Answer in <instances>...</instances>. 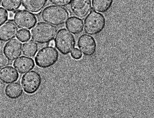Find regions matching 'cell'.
I'll list each match as a JSON object with an SVG mask.
<instances>
[{
    "label": "cell",
    "mask_w": 154,
    "mask_h": 118,
    "mask_svg": "<svg viewBox=\"0 0 154 118\" xmlns=\"http://www.w3.org/2000/svg\"><path fill=\"white\" fill-rule=\"evenodd\" d=\"M2 5L10 12L17 11L20 8L21 0H1Z\"/></svg>",
    "instance_id": "19"
},
{
    "label": "cell",
    "mask_w": 154,
    "mask_h": 118,
    "mask_svg": "<svg viewBox=\"0 0 154 118\" xmlns=\"http://www.w3.org/2000/svg\"><path fill=\"white\" fill-rule=\"evenodd\" d=\"M54 42L57 49L63 55L70 54L75 46V37L66 29H61L57 32Z\"/></svg>",
    "instance_id": "5"
},
{
    "label": "cell",
    "mask_w": 154,
    "mask_h": 118,
    "mask_svg": "<svg viewBox=\"0 0 154 118\" xmlns=\"http://www.w3.org/2000/svg\"><path fill=\"white\" fill-rule=\"evenodd\" d=\"M14 15H15V14H14L13 12H10L8 14V18H9L10 20H12V19H13L14 17Z\"/></svg>",
    "instance_id": "25"
},
{
    "label": "cell",
    "mask_w": 154,
    "mask_h": 118,
    "mask_svg": "<svg viewBox=\"0 0 154 118\" xmlns=\"http://www.w3.org/2000/svg\"><path fill=\"white\" fill-rule=\"evenodd\" d=\"M66 28L72 34H80L84 29L83 21L80 18L72 17L69 18L66 24Z\"/></svg>",
    "instance_id": "15"
},
{
    "label": "cell",
    "mask_w": 154,
    "mask_h": 118,
    "mask_svg": "<svg viewBox=\"0 0 154 118\" xmlns=\"http://www.w3.org/2000/svg\"><path fill=\"white\" fill-rule=\"evenodd\" d=\"M42 77L36 71L27 72L22 76L21 84L25 92L28 94H34L38 91L42 84Z\"/></svg>",
    "instance_id": "6"
},
{
    "label": "cell",
    "mask_w": 154,
    "mask_h": 118,
    "mask_svg": "<svg viewBox=\"0 0 154 118\" xmlns=\"http://www.w3.org/2000/svg\"><path fill=\"white\" fill-rule=\"evenodd\" d=\"M0 49H1V44H0Z\"/></svg>",
    "instance_id": "28"
},
{
    "label": "cell",
    "mask_w": 154,
    "mask_h": 118,
    "mask_svg": "<svg viewBox=\"0 0 154 118\" xmlns=\"http://www.w3.org/2000/svg\"><path fill=\"white\" fill-rule=\"evenodd\" d=\"M72 0H49L52 4L57 6L65 7L71 4Z\"/></svg>",
    "instance_id": "22"
},
{
    "label": "cell",
    "mask_w": 154,
    "mask_h": 118,
    "mask_svg": "<svg viewBox=\"0 0 154 118\" xmlns=\"http://www.w3.org/2000/svg\"><path fill=\"white\" fill-rule=\"evenodd\" d=\"M71 56L75 60L80 59L82 57V53L77 48H75L72 51Z\"/></svg>",
    "instance_id": "24"
},
{
    "label": "cell",
    "mask_w": 154,
    "mask_h": 118,
    "mask_svg": "<svg viewBox=\"0 0 154 118\" xmlns=\"http://www.w3.org/2000/svg\"><path fill=\"white\" fill-rule=\"evenodd\" d=\"M22 6L32 13L40 12L47 5L48 0H21Z\"/></svg>",
    "instance_id": "14"
},
{
    "label": "cell",
    "mask_w": 154,
    "mask_h": 118,
    "mask_svg": "<svg viewBox=\"0 0 154 118\" xmlns=\"http://www.w3.org/2000/svg\"><path fill=\"white\" fill-rule=\"evenodd\" d=\"M89 13L84 21V31L91 35H97L103 32L106 26V20L104 16L93 11Z\"/></svg>",
    "instance_id": "3"
},
{
    "label": "cell",
    "mask_w": 154,
    "mask_h": 118,
    "mask_svg": "<svg viewBox=\"0 0 154 118\" xmlns=\"http://www.w3.org/2000/svg\"><path fill=\"white\" fill-rule=\"evenodd\" d=\"M59 59L57 50L53 46L48 45L39 50L35 58V62L38 67L45 69L54 65Z\"/></svg>",
    "instance_id": "4"
},
{
    "label": "cell",
    "mask_w": 154,
    "mask_h": 118,
    "mask_svg": "<svg viewBox=\"0 0 154 118\" xmlns=\"http://www.w3.org/2000/svg\"><path fill=\"white\" fill-rule=\"evenodd\" d=\"M13 66L19 73L24 74L33 69L35 67V63L33 59L22 56L15 60Z\"/></svg>",
    "instance_id": "12"
},
{
    "label": "cell",
    "mask_w": 154,
    "mask_h": 118,
    "mask_svg": "<svg viewBox=\"0 0 154 118\" xmlns=\"http://www.w3.org/2000/svg\"><path fill=\"white\" fill-rule=\"evenodd\" d=\"M9 64V61L5 55L0 53V68L6 67Z\"/></svg>",
    "instance_id": "23"
},
{
    "label": "cell",
    "mask_w": 154,
    "mask_h": 118,
    "mask_svg": "<svg viewBox=\"0 0 154 118\" xmlns=\"http://www.w3.org/2000/svg\"><path fill=\"white\" fill-rule=\"evenodd\" d=\"M49 44L50 46H54L55 45V42L53 41H51V42L49 43Z\"/></svg>",
    "instance_id": "26"
},
{
    "label": "cell",
    "mask_w": 154,
    "mask_h": 118,
    "mask_svg": "<svg viewBox=\"0 0 154 118\" xmlns=\"http://www.w3.org/2000/svg\"><path fill=\"white\" fill-rule=\"evenodd\" d=\"M80 51L86 56H93L97 50V44L93 37L83 34L80 37L77 43Z\"/></svg>",
    "instance_id": "8"
},
{
    "label": "cell",
    "mask_w": 154,
    "mask_h": 118,
    "mask_svg": "<svg viewBox=\"0 0 154 118\" xmlns=\"http://www.w3.org/2000/svg\"><path fill=\"white\" fill-rule=\"evenodd\" d=\"M22 44L18 39H13L5 44L4 55L10 61H14L22 55Z\"/></svg>",
    "instance_id": "10"
},
{
    "label": "cell",
    "mask_w": 154,
    "mask_h": 118,
    "mask_svg": "<svg viewBox=\"0 0 154 118\" xmlns=\"http://www.w3.org/2000/svg\"><path fill=\"white\" fill-rule=\"evenodd\" d=\"M57 29L56 26L45 22H39L32 28L31 35L32 40L38 44H49L55 38Z\"/></svg>",
    "instance_id": "2"
},
{
    "label": "cell",
    "mask_w": 154,
    "mask_h": 118,
    "mask_svg": "<svg viewBox=\"0 0 154 118\" xmlns=\"http://www.w3.org/2000/svg\"><path fill=\"white\" fill-rule=\"evenodd\" d=\"M1 5V0H0V5Z\"/></svg>",
    "instance_id": "27"
},
{
    "label": "cell",
    "mask_w": 154,
    "mask_h": 118,
    "mask_svg": "<svg viewBox=\"0 0 154 118\" xmlns=\"http://www.w3.org/2000/svg\"><path fill=\"white\" fill-rule=\"evenodd\" d=\"M70 17L68 10L62 6L49 5L43 10L41 17L43 20L54 26L65 24Z\"/></svg>",
    "instance_id": "1"
},
{
    "label": "cell",
    "mask_w": 154,
    "mask_h": 118,
    "mask_svg": "<svg viewBox=\"0 0 154 118\" xmlns=\"http://www.w3.org/2000/svg\"><path fill=\"white\" fill-rule=\"evenodd\" d=\"M5 94L9 98L17 99L22 96L23 94V90L20 83H12L6 86Z\"/></svg>",
    "instance_id": "16"
},
{
    "label": "cell",
    "mask_w": 154,
    "mask_h": 118,
    "mask_svg": "<svg viewBox=\"0 0 154 118\" xmlns=\"http://www.w3.org/2000/svg\"><path fill=\"white\" fill-rule=\"evenodd\" d=\"M17 39L21 42H26L31 38V33L26 29H20L18 31L17 35Z\"/></svg>",
    "instance_id": "20"
},
{
    "label": "cell",
    "mask_w": 154,
    "mask_h": 118,
    "mask_svg": "<svg viewBox=\"0 0 154 118\" xmlns=\"http://www.w3.org/2000/svg\"><path fill=\"white\" fill-rule=\"evenodd\" d=\"M70 8L72 13L82 20L87 17L92 9L91 0H72Z\"/></svg>",
    "instance_id": "9"
},
{
    "label": "cell",
    "mask_w": 154,
    "mask_h": 118,
    "mask_svg": "<svg viewBox=\"0 0 154 118\" xmlns=\"http://www.w3.org/2000/svg\"><path fill=\"white\" fill-rule=\"evenodd\" d=\"M8 19V11L4 8H0V26L5 23Z\"/></svg>",
    "instance_id": "21"
},
{
    "label": "cell",
    "mask_w": 154,
    "mask_h": 118,
    "mask_svg": "<svg viewBox=\"0 0 154 118\" xmlns=\"http://www.w3.org/2000/svg\"><path fill=\"white\" fill-rule=\"evenodd\" d=\"M38 50V44L33 40H29L26 41V43H25L22 46L23 54L27 57H34Z\"/></svg>",
    "instance_id": "18"
},
{
    "label": "cell",
    "mask_w": 154,
    "mask_h": 118,
    "mask_svg": "<svg viewBox=\"0 0 154 118\" xmlns=\"http://www.w3.org/2000/svg\"><path fill=\"white\" fill-rule=\"evenodd\" d=\"M114 0H92V9L98 12L105 13L112 6Z\"/></svg>",
    "instance_id": "17"
},
{
    "label": "cell",
    "mask_w": 154,
    "mask_h": 118,
    "mask_svg": "<svg viewBox=\"0 0 154 118\" xmlns=\"http://www.w3.org/2000/svg\"><path fill=\"white\" fill-rule=\"evenodd\" d=\"M18 33V28L12 21H8L0 26V41H9L15 38Z\"/></svg>",
    "instance_id": "11"
},
{
    "label": "cell",
    "mask_w": 154,
    "mask_h": 118,
    "mask_svg": "<svg viewBox=\"0 0 154 118\" xmlns=\"http://www.w3.org/2000/svg\"><path fill=\"white\" fill-rule=\"evenodd\" d=\"M19 74L12 66H6L0 69V80L5 84H9L17 81Z\"/></svg>",
    "instance_id": "13"
},
{
    "label": "cell",
    "mask_w": 154,
    "mask_h": 118,
    "mask_svg": "<svg viewBox=\"0 0 154 118\" xmlns=\"http://www.w3.org/2000/svg\"><path fill=\"white\" fill-rule=\"evenodd\" d=\"M14 21L18 28L26 30L32 28L37 22L35 15L23 9L18 10L15 13Z\"/></svg>",
    "instance_id": "7"
}]
</instances>
